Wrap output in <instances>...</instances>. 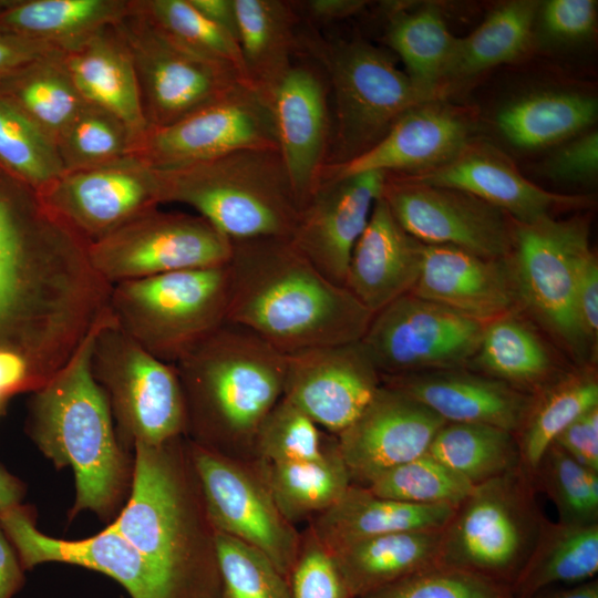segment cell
<instances>
[{
	"mask_svg": "<svg viewBox=\"0 0 598 598\" xmlns=\"http://www.w3.org/2000/svg\"><path fill=\"white\" fill-rule=\"evenodd\" d=\"M111 289L89 243L0 164V363L43 386L110 312Z\"/></svg>",
	"mask_w": 598,
	"mask_h": 598,
	"instance_id": "6da1fadb",
	"label": "cell"
},
{
	"mask_svg": "<svg viewBox=\"0 0 598 598\" xmlns=\"http://www.w3.org/2000/svg\"><path fill=\"white\" fill-rule=\"evenodd\" d=\"M226 321L288 354L362 339L373 313L289 238L231 240Z\"/></svg>",
	"mask_w": 598,
	"mask_h": 598,
	"instance_id": "7a4b0ae2",
	"label": "cell"
},
{
	"mask_svg": "<svg viewBox=\"0 0 598 598\" xmlns=\"http://www.w3.org/2000/svg\"><path fill=\"white\" fill-rule=\"evenodd\" d=\"M125 505L109 524L158 573L173 598H220L216 528L188 442L135 444Z\"/></svg>",
	"mask_w": 598,
	"mask_h": 598,
	"instance_id": "3957f363",
	"label": "cell"
},
{
	"mask_svg": "<svg viewBox=\"0 0 598 598\" xmlns=\"http://www.w3.org/2000/svg\"><path fill=\"white\" fill-rule=\"evenodd\" d=\"M100 320L71 360L43 386L32 392L27 433L56 468L70 467L75 499L70 520L92 512L113 520L127 499L134 454L120 443L107 400L91 370L96 333L111 317Z\"/></svg>",
	"mask_w": 598,
	"mask_h": 598,
	"instance_id": "277c9868",
	"label": "cell"
},
{
	"mask_svg": "<svg viewBox=\"0 0 598 598\" xmlns=\"http://www.w3.org/2000/svg\"><path fill=\"white\" fill-rule=\"evenodd\" d=\"M185 404V437L252 462L257 432L282 398L286 354L226 321L174 364Z\"/></svg>",
	"mask_w": 598,
	"mask_h": 598,
	"instance_id": "5b68a950",
	"label": "cell"
},
{
	"mask_svg": "<svg viewBox=\"0 0 598 598\" xmlns=\"http://www.w3.org/2000/svg\"><path fill=\"white\" fill-rule=\"evenodd\" d=\"M154 171L162 203L193 207L230 240L292 234L299 204L278 150H240Z\"/></svg>",
	"mask_w": 598,
	"mask_h": 598,
	"instance_id": "8992f818",
	"label": "cell"
},
{
	"mask_svg": "<svg viewBox=\"0 0 598 598\" xmlns=\"http://www.w3.org/2000/svg\"><path fill=\"white\" fill-rule=\"evenodd\" d=\"M536 491L522 466L474 485L442 529L440 564L511 588L546 519Z\"/></svg>",
	"mask_w": 598,
	"mask_h": 598,
	"instance_id": "52a82bcc",
	"label": "cell"
},
{
	"mask_svg": "<svg viewBox=\"0 0 598 598\" xmlns=\"http://www.w3.org/2000/svg\"><path fill=\"white\" fill-rule=\"evenodd\" d=\"M305 43L323 65L331 87L334 128L324 165L348 162L374 146L413 107L434 102L390 54L362 41Z\"/></svg>",
	"mask_w": 598,
	"mask_h": 598,
	"instance_id": "ba28073f",
	"label": "cell"
},
{
	"mask_svg": "<svg viewBox=\"0 0 598 598\" xmlns=\"http://www.w3.org/2000/svg\"><path fill=\"white\" fill-rule=\"evenodd\" d=\"M227 307V264L117 282L110 296L117 326L169 364L226 322Z\"/></svg>",
	"mask_w": 598,
	"mask_h": 598,
	"instance_id": "9c48e42d",
	"label": "cell"
},
{
	"mask_svg": "<svg viewBox=\"0 0 598 598\" xmlns=\"http://www.w3.org/2000/svg\"><path fill=\"white\" fill-rule=\"evenodd\" d=\"M91 370L126 451L138 443L156 445L185 436V404L175 367L142 348L112 315L96 333Z\"/></svg>",
	"mask_w": 598,
	"mask_h": 598,
	"instance_id": "30bf717a",
	"label": "cell"
},
{
	"mask_svg": "<svg viewBox=\"0 0 598 598\" xmlns=\"http://www.w3.org/2000/svg\"><path fill=\"white\" fill-rule=\"evenodd\" d=\"M592 250L584 218L544 217L515 223L511 255L523 311L568 353L578 368L594 367L596 352L576 317L575 295L580 267Z\"/></svg>",
	"mask_w": 598,
	"mask_h": 598,
	"instance_id": "8fae6325",
	"label": "cell"
},
{
	"mask_svg": "<svg viewBox=\"0 0 598 598\" xmlns=\"http://www.w3.org/2000/svg\"><path fill=\"white\" fill-rule=\"evenodd\" d=\"M231 240L207 219L150 209L89 244L93 268L110 285L166 272L224 266Z\"/></svg>",
	"mask_w": 598,
	"mask_h": 598,
	"instance_id": "7c38bea8",
	"label": "cell"
},
{
	"mask_svg": "<svg viewBox=\"0 0 598 598\" xmlns=\"http://www.w3.org/2000/svg\"><path fill=\"white\" fill-rule=\"evenodd\" d=\"M484 326L410 292L372 316L361 342L381 379L462 369L474 358Z\"/></svg>",
	"mask_w": 598,
	"mask_h": 598,
	"instance_id": "4fadbf2b",
	"label": "cell"
},
{
	"mask_svg": "<svg viewBox=\"0 0 598 598\" xmlns=\"http://www.w3.org/2000/svg\"><path fill=\"white\" fill-rule=\"evenodd\" d=\"M113 25L131 53L148 128L171 125L246 82L175 43L135 10L133 0Z\"/></svg>",
	"mask_w": 598,
	"mask_h": 598,
	"instance_id": "5bb4252c",
	"label": "cell"
},
{
	"mask_svg": "<svg viewBox=\"0 0 598 598\" xmlns=\"http://www.w3.org/2000/svg\"><path fill=\"white\" fill-rule=\"evenodd\" d=\"M249 148L278 150V135L272 101L240 82L184 118L148 128L134 155L169 169Z\"/></svg>",
	"mask_w": 598,
	"mask_h": 598,
	"instance_id": "9a60e30c",
	"label": "cell"
},
{
	"mask_svg": "<svg viewBox=\"0 0 598 598\" xmlns=\"http://www.w3.org/2000/svg\"><path fill=\"white\" fill-rule=\"evenodd\" d=\"M187 442L216 530L260 550L289 580L301 533L281 514L255 464Z\"/></svg>",
	"mask_w": 598,
	"mask_h": 598,
	"instance_id": "2e32d148",
	"label": "cell"
},
{
	"mask_svg": "<svg viewBox=\"0 0 598 598\" xmlns=\"http://www.w3.org/2000/svg\"><path fill=\"white\" fill-rule=\"evenodd\" d=\"M382 198L399 225L424 245L454 246L486 258L513 252L515 221L471 194L385 173Z\"/></svg>",
	"mask_w": 598,
	"mask_h": 598,
	"instance_id": "e0dca14e",
	"label": "cell"
},
{
	"mask_svg": "<svg viewBox=\"0 0 598 598\" xmlns=\"http://www.w3.org/2000/svg\"><path fill=\"white\" fill-rule=\"evenodd\" d=\"M39 195L89 244L162 204L155 171L134 154L64 172Z\"/></svg>",
	"mask_w": 598,
	"mask_h": 598,
	"instance_id": "ac0fdd59",
	"label": "cell"
},
{
	"mask_svg": "<svg viewBox=\"0 0 598 598\" xmlns=\"http://www.w3.org/2000/svg\"><path fill=\"white\" fill-rule=\"evenodd\" d=\"M381 384L361 340L286 354L282 396L333 435L361 414Z\"/></svg>",
	"mask_w": 598,
	"mask_h": 598,
	"instance_id": "d6986e66",
	"label": "cell"
},
{
	"mask_svg": "<svg viewBox=\"0 0 598 598\" xmlns=\"http://www.w3.org/2000/svg\"><path fill=\"white\" fill-rule=\"evenodd\" d=\"M445 423L417 400L381 384L361 414L336 435L351 482L367 486L423 455Z\"/></svg>",
	"mask_w": 598,
	"mask_h": 598,
	"instance_id": "ffe728a7",
	"label": "cell"
},
{
	"mask_svg": "<svg viewBox=\"0 0 598 598\" xmlns=\"http://www.w3.org/2000/svg\"><path fill=\"white\" fill-rule=\"evenodd\" d=\"M385 173L321 181L299 209L293 246L329 280L343 286L352 250L382 196Z\"/></svg>",
	"mask_w": 598,
	"mask_h": 598,
	"instance_id": "44dd1931",
	"label": "cell"
},
{
	"mask_svg": "<svg viewBox=\"0 0 598 598\" xmlns=\"http://www.w3.org/2000/svg\"><path fill=\"white\" fill-rule=\"evenodd\" d=\"M0 525L24 570L45 563L71 564L111 577L131 598H173L144 556L109 525L80 540L54 538L37 528L33 512L22 504L0 514Z\"/></svg>",
	"mask_w": 598,
	"mask_h": 598,
	"instance_id": "7402d4cb",
	"label": "cell"
},
{
	"mask_svg": "<svg viewBox=\"0 0 598 598\" xmlns=\"http://www.w3.org/2000/svg\"><path fill=\"white\" fill-rule=\"evenodd\" d=\"M413 295L486 324L523 310L512 258H486L447 245H424Z\"/></svg>",
	"mask_w": 598,
	"mask_h": 598,
	"instance_id": "603a6c76",
	"label": "cell"
},
{
	"mask_svg": "<svg viewBox=\"0 0 598 598\" xmlns=\"http://www.w3.org/2000/svg\"><path fill=\"white\" fill-rule=\"evenodd\" d=\"M467 138L468 127L457 114L426 103L403 114L367 152L341 164L324 165L318 183L364 172L424 173L461 155Z\"/></svg>",
	"mask_w": 598,
	"mask_h": 598,
	"instance_id": "cb8c5ba5",
	"label": "cell"
},
{
	"mask_svg": "<svg viewBox=\"0 0 598 598\" xmlns=\"http://www.w3.org/2000/svg\"><path fill=\"white\" fill-rule=\"evenodd\" d=\"M278 151L299 209L316 185L327 161L331 120L321 78L307 65H293L274 96Z\"/></svg>",
	"mask_w": 598,
	"mask_h": 598,
	"instance_id": "d4e9b609",
	"label": "cell"
},
{
	"mask_svg": "<svg viewBox=\"0 0 598 598\" xmlns=\"http://www.w3.org/2000/svg\"><path fill=\"white\" fill-rule=\"evenodd\" d=\"M382 384L417 400L445 422L520 427L533 395L467 368L383 378Z\"/></svg>",
	"mask_w": 598,
	"mask_h": 598,
	"instance_id": "484cf974",
	"label": "cell"
},
{
	"mask_svg": "<svg viewBox=\"0 0 598 598\" xmlns=\"http://www.w3.org/2000/svg\"><path fill=\"white\" fill-rule=\"evenodd\" d=\"M422 255L423 244L399 225L381 196L352 250L344 287L374 315L412 292Z\"/></svg>",
	"mask_w": 598,
	"mask_h": 598,
	"instance_id": "4316f807",
	"label": "cell"
},
{
	"mask_svg": "<svg viewBox=\"0 0 598 598\" xmlns=\"http://www.w3.org/2000/svg\"><path fill=\"white\" fill-rule=\"evenodd\" d=\"M404 175L421 184L471 194L503 210L518 224H532L548 217L558 206L586 202L582 197L555 194L537 186L505 158L487 150L466 148L445 165Z\"/></svg>",
	"mask_w": 598,
	"mask_h": 598,
	"instance_id": "83f0119b",
	"label": "cell"
},
{
	"mask_svg": "<svg viewBox=\"0 0 598 598\" xmlns=\"http://www.w3.org/2000/svg\"><path fill=\"white\" fill-rule=\"evenodd\" d=\"M62 59L83 100L120 118L133 137L135 151L148 124L131 53L114 25L63 52Z\"/></svg>",
	"mask_w": 598,
	"mask_h": 598,
	"instance_id": "f1b7e54d",
	"label": "cell"
},
{
	"mask_svg": "<svg viewBox=\"0 0 598 598\" xmlns=\"http://www.w3.org/2000/svg\"><path fill=\"white\" fill-rule=\"evenodd\" d=\"M455 508L386 498L352 483L336 504L308 525L322 545L333 551L381 535L443 529Z\"/></svg>",
	"mask_w": 598,
	"mask_h": 598,
	"instance_id": "f546056e",
	"label": "cell"
},
{
	"mask_svg": "<svg viewBox=\"0 0 598 598\" xmlns=\"http://www.w3.org/2000/svg\"><path fill=\"white\" fill-rule=\"evenodd\" d=\"M467 369L532 395L569 371L523 310L484 326L478 349Z\"/></svg>",
	"mask_w": 598,
	"mask_h": 598,
	"instance_id": "4dcf8cb0",
	"label": "cell"
},
{
	"mask_svg": "<svg viewBox=\"0 0 598 598\" xmlns=\"http://www.w3.org/2000/svg\"><path fill=\"white\" fill-rule=\"evenodd\" d=\"M442 529L362 539L331 551L354 598H363L440 564Z\"/></svg>",
	"mask_w": 598,
	"mask_h": 598,
	"instance_id": "1f68e13d",
	"label": "cell"
},
{
	"mask_svg": "<svg viewBox=\"0 0 598 598\" xmlns=\"http://www.w3.org/2000/svg\"><path fill=\"white\" fill-rule=\"evenodd\" d=\"M131 10V0H8L0 30L65 52Z\"/></svg>",
	"mask_w": 598,
	"mask_h": 598,
	"instance_id": "d6a6232c",
	"label": "cell"
},
{
	"mask_svg": "<svg viewBox=\"0 0 598 598\" xmlns=\"http://www.w3.org/2000/svg\"><path fill=\"white\" fill-rule=\"evenodd\" d=\"M235 7L246 79L272 101L298 45L296 10L281 0H235Z\"/></svg>",
	"mask_w": 598,
	"mask_h": 598,
	"instance_id": "836d02e7",
	"label": "cell"
},
{
	"mask_svg": "<svg viewBox=\"0 0 598 598\" xmlns=\"http://www.w3.org/2000/svg\"><path fill=\"white\" fill-rule=\"evenodd\" d=\"M598 571V523L569 524L547 518L518 577L514 598H529L555 584L574 585Z\"/></svg>",
	"mask_w": 598,
	"mask_h": 598,
	"instance_id": "e575fe53",
	"label": "cell"
},
{
	"mask_svg": "<svg viewBox=\"0 0 598 598\" xmlns=\"http://www.w3.org/2000/svg\"><path fill=\"white\" fill-rule=\"evenodd\" d=\"M61 51L0 76V96L56 143L87 103L78 92Z\"/></svg>",
	"mask_w": 598,
	"mask_h": 598,
	"instance_id": "d590c367",
	"label": "cell"
},
{
	"mask_svg": "<svg viewBox=\"0 0 598 598\" xmlns=\"http://www.w3.org/2000/svg\"><path fill=\"white\" fill-rule=\"evenodd\" d=\"M598 406V379L594 367L569 370L533 399L515 433L520 466L532 476L556 437L576 419Z\"/></svg>",
	"mask_w": 598,
	"mask_h": 598,
	"instance_id": "8d00e7d4",
	"label": "cell"
},
{
	"mask_svg": "<svg viewBox=\"0 0 598 598\" xmlns=\"http://www.w3.org/2000/svg\"><path fill=\"white\" fill-rule=\"evenodd\" d=\"M597 101L571 92H539L504 106L496 116L503 136L524 150L546 147L580 134L597 118Z\"/></svg>",
	"mask_w": 598,
	"mask_h": 598,
	"instance_id": "74e56055",
	"label": "cell"
},
{
	"mask_svg": "<svg viewBox=\"0 0 598 598\" xmlns=\"http://www.w3.org/2000/svg\"><path fill=\"white\" fill-rule=\"evenodd\" d=\"M252 463L281 514L293 525L329 509L352 484L338 440L320 460Z\"/></svg>",
	"mask_w": 598,
	"mask_h": 598,
	"instance_id": "f35d334b",
	"label": "cell"
},
{
	"mask_svg": "<svg viewBox=\"0 0 598 598\" xmlns=\"http://www.w3.org/2000/svg\"><path fill=\"white\" fill-rule=\"evenodd\" d=\"M539 3L516 0L502 4L471 34L457 38L446 80L473 76L516 60L527 50Z\"/></svg>",
	"mask_w": 598,
	"mask_h": 598,
	"instance_id": "ab89813d",
	"label": "cell"
},
{
	"mask_svg": "<svg viewBox=\"0 0 598 598\" xmlns=\"http://www.w3.org/2000/svg\"><path fill=\"white\" fill-rule=\"evenodd\" d=\"M427 453L472 485L520 466L515 434L486 424L446 422L436 432Z\"/></svg>",
	"mask_w": 598,
	"mask_h": 598,
	"instance_id": "60d3db41",
	"label": "cell"
},
{
	"mask_svg": "<svg viewBox=\"0 0 598 598\" xmlns=\"http://www.w3.org/2000/svg\"><path fill=\"white\" fill-rule=\"evenodd\" d=\"M456 40L435 9L395 13L386 32V41L402 60L411 82L435 97L446 81Z\"/></svg>",
	"mask_w": 598,
	"mask_h": 598,
	"instance_id": "b9f144b4",
	"label": "cell"
},
{
	"mask_svg": "<svg viewBox=\"0 0 598 598\" xmlns=\"http://www.w3.org/2000/svg\"><path fill=\"white\" fill-rule=\"evenodd\" d=\"M133 6L185 50L234 70L248 82L238 42L202 16L188 0H133Z\"/></svg>",
	"mask_w": 598,
	"mask_h": 598,
	"instance_id": "7bdbcfd3",
	"label": "cell"
},
{
	"mask_svg": "<svg viewBox=\"0 0 598 598\" xmlns=\"http://www.w3.org/2000/svg\"><path fill=\"white\" fill-rule=\"evenodd\" d=\"M0 164L38 193L64 173L55 143L2 96Z\"/></svg>",
	"mask_w": 598,
	"mask_h": 598,
	"instance_id": "ee69618b",
	"label": "cell"
},
{
	"mask_svg": "<svg viewBox=\"0 0 598 598\" xmlns=\"http://www.w3.org/2000/svg\"><path fill=\"white\" fill-rule=\"evenodd\" d=\"M64 172L107 164L134 153L126 125L112 113L86 103L58 138Z\"/></svg>",
	"mask_w": 598,
	"mask_h": 598,
	"instance_id": "f6af8a7d",
	"label": "cell"
},
{
	"mask_svg": "<svg viewBox=\"0 0 598 598\" xmlns=\"http://www.w3.org/2000/svg\"><path fill=\"white\" fill-rule=\"evenodd\" d=\"M336 444V435L323 432L306 413L282 396L257 432L252 461H316L326 456Z\"/></svg>",
	"mask_w": 598,
	"mask_h": 598,
	"instance_id": "bcb514c9",
	"label": "cell"
},
{
	"mask_svg": "<svg viewBox=\"0 0 598 598\" xmlns=\"http://www.w3.org/2000/svg\"><path fill=\"white\" fill-rule=\"evenodd\" d=\"M367 487L396 501L457 507L474 485L426 452L384 472Z\"/></svg>",
	"mask_w": 598,
	"mask_h": 598,
	"instance_id": "7dc6e473",
	"label": "cell"
},
{
	"mask_svg": "<svg viewBox=\"0 0 598 598\" xmlns=\"http://www.w3.org/2000/svg\"><path fill=\"white\" fill-rule=\"evenodd\" d=\"M536 489L553 502L558 520L598 523V472L589 470L553 443L533 475Z\"/></svg>",
	"mask_w": 598,
	"mask_h": 598,
	"instance_id": "c3c4849f",
	"label": "cell"
},
{
	"mask_svg": "<svg viewBox=\"0 0 598 598\" xmlns=\"http://www.w3.org/2000/svg\"><path fill=\"white\" fill-rule=\"evenodd\" d=\"M220 598H291L289 580L251 545L216 532Z\"/></svg>",
	"mask_w": 598,
	"mask_h": 598,
	"instance_id": "681fc988",
	"label": "cell"
},
{
	"mask_svg": "<svg viewBox=\"0 0 598 598\" xmlns=\"http://www.w3.org/2000/svg\"><path fill=\"white\" fill-rule=\"evenodd\" d=\"M363 598H514L511 588L474 573L437 564Z\"/></svg>",
	"mask_w": 598,
	"mask_h": 598,
	"instance_id": "f907efd6",
	"label": "cell"
},
{
	"mask_svg": "<svg viewBox=\"0 0 598 598\" xmlns=\"http://www.w3.org/2000/svg\"><path fill=\"white\" fill-rule=\"evenodd\" d=\"M291 598H354L329 549L311 527L301 533V545L289 576Z\"/></svg>",
	"mask_w": 598,
	"mask_h": 598,
	"instance_id": "816d5d0a",
	"label": "cell"
},
{
	"mask_svg": "<svg viewBox=\"0 0 598 598\" xmlns=\"http://www.w3.org/2000/svg\"><path fill=\"white\" fill-rule=\"evenodd\" d=\"M545 171L551 178L586 183L598 172V134L590 131L560 147L546 163Z\"/></svg>",
	"mask_w": 598,
	"mask_h": 598,
	"instance_id": "f5cc1de1",
	"label": "cell"
},
{
	"mask_svg": "<svg viewBox=\"0 0 598 598\" xmlns=\"http://www.w3.org/2000/svg\"><path fill=\"white\" fill-rule=\"evenodd\" d=\"M597 20V1L550 0L543 6L542 21L546 32L561 40L589 35Z\"/></svg>",
	"mask_w": 598,
	"mask_h": 598,
	"instance_id": "db71d44e",
	"label": "cell"
},
{
	"mask_svg": "<svg viewBox=\"0 0 598 598\" xmlns=\"http://www.w3.org/2000/svg\"><path fill=\"white\" fill-rule=\"evenodd\" d=\"M579 329L589 347L597 353L598 340V261L591 251L582 262L575 295Z\"/></svg>",
	"mask_w": 598,
	"mask_h": 598,
	"instance_id": "11a10c76",
	"label": "cell"
},
{
	"mask_svg": "<svg viewBox=\"0 0 598 598\" xmlns=\"http://www.w3.org/2000/svg\"><path fill=\"white\" fill-rule=\"evenodd\" d=\"M554 443L582 466L598 472V406L576 419Z\"/></svg>",
	"mask_w": 598,
	"mask_h": 598,
	"instance_id": "9f6ffc18",
	"label": "cell"
},
{
	"mask_svg": "<svg viewBox=\"0 0 598 598\" xmlns=\"http://www.w3.org/2000/svg\"><path fill=\"white\" fill-rule=\"evenodd\" d=\"M59 51L50 44L0 30V76Z\"/></svg>",
	"mask_w": 598,
	"mask_h": 598,
	"instance_id": "6f0895ef",
	"label": "cell"
},
{
	"mask_svg": "<svg viewBox=\"0 0 598 598\" xmlns=\"http://www.w3.org/2000/svg\"><path fill=\"white\" fill-rule=\"evenodd\" d=\"M24 569L0 525V598H13L23 587Z\"/></svg>",
	"mask_w": 598,
	"mask_h": 598,
	"instance_id": "680465c9",
	"label": "cell"
},
{
	"mask_svg": "<svg viewBox=\"0 0 598 598\" xmlns=\"http://www.w3.org/2000/svg\"><path fill=\"white\" fill-rule=\"evenodd\" d=\"M208 21L238 42V18L235 0H188Z\"/></svg>",
	"mask_w": 598,
	"mask_h": 598,
	"instance_id": "91938a15",
	"label": "cell"
},
{
	"mask_svg": "<svg viewBox=\"0 0 598 598\" xmlns=\"http://www.w3.org/2000/svg\"><path fill=\"white\" fill-rule=\"evenodd\" d=\"M365 3L361 0H310L305 8L316 21L329 22L355 14Z\"/></svg>",
	"mask_w": 598,
	"mask_h": 598,
	"instance_id": "94428289",
	"label": "cell"
},
{
	"mask_svg": "<svg viewBox=\"0 0 598 598\" xmlns=\"http://www.w3.org/2000/svg\"><path fill=\"white\" fill-rule=\"evenodd\" d=\"M24 484L0 464V514L21 504Z\"/></svg>",
	"mask_w": 598,
	"mask_h": 598,
	"instance_id": "6125c7cd",
	"label": "cell"
},
{
	"mask_svg": "<svg viewBox=\"0 0 598 598\" xmlns=\"http://www.w3.org/2000/svg\"><path fill=\"white\" fill-rule=\"evenodd\" d=\"M529 598H598V580L592 578L565 588H547Z\"/></svg>",
	"mask_w": 598,
	"mask_h": 598,
	"instance_id": "be15d7a7",
	"label": "cell"
},
{
	"mask_svg": "<svg viewBox=\"0 0 598 598\" xmlns=\"http://www.w3.org/2000/svg\"><path fill=\"white\" fill-rule=\"evenodd\" d=\"M7 2H8V0H0V9L3 8Z\"/></svg>",
	"mask_w": 598,
	"mask_h": 598,
	"instance_id": "e7e4bbea",
	"label": "cell"
}]
</instances>
